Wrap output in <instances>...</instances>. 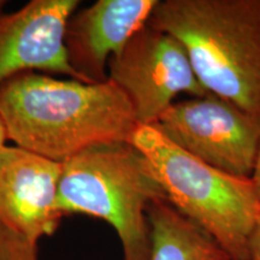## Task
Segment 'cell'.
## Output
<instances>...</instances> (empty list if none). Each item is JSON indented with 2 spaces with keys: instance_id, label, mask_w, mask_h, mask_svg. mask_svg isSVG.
I'll list each match as a JSON object with an SVG mask.
<instances>
[{
  "instance_id": "obj_5",
  "label": "cell",
  "mask_w": 260,
  "mask_h": 260,
  "mask_svg": "<svg viewBox=\"0 0 260 260\" xmlns=\"http://www.w3.org/2000/svg\"><path fill=\"white\" fill-rule=\"evenodd\" d=\"M205 164L251 178L260 154V118L207 93L174 103L153 124Z\"/></svg>"
},
{
  "instance_id": "obj_15",
  "label": "cell",
  "mask_w": 260,
  "mask_h": 260,
  "mask_svg": "<svg viewBox=\"0 0 260 260\" xmlns=\"http://www.w3.org/2000/svg\"><path fill=\"white\" fill-rule=\"evenodd\" d=\"M4 4H5V2H3V0H0V10L3 9V6H4Z\"/></svg>"
},
{
  "instance_id": "obj_9",
  "label": "cell",
  "mask_w": 260,
  "mask_h": 260,
  "mask_svg": "<svg viewBox=\"0 0 260 260\" xmlns=\"http://www.w3.org/2000/svg\"><path fill=\"white\" fill-rule=\"evenodd\" d=\"M158 0H98L75 11L65 28L68 60L86 83L105 82L109 61L148 23Z\"/></svg>"
},
{
  "instance_id": "obj_10",
  "label": "cell",
  "mask_w": 260,
  "mask_h": 260,
  "mask_svg": "<svg viewBox=\"0 0 260 260\" xmlns=\"http://www.w3.org/2000/svg\"><path fill=\"white\" fill-rule=\"evenodd\" d=\"M147 214L152 243L149 260H230L209 234L178 212L168 199L154 201Z\"/></svg>"
},
{
  "instance_id": "obj_1",
  "label": "cell",
  "mask_w": 260,
  "mask_h": 260,
  "mask_svg": "<svg viewBox=\"0 0 260 260\" xmlns=\"http://www.w3.org/2000/svg\"><path fill=\"white\" fill-rule=\"evenodd\" d=\"M0 118L15 146L57 162L103 145L129 144L138 122L115 82L24 73L0 86Z\"/></svg>"
},
{
  "instance_id": "obj_8",
  "label": "cell",
  "mask_w": 260,
  "mask_h": 260,
  "mask_svg": "<svg viewBox=\"0 0 260 260\" xmlns=\"http://www.w3.org/2000/svg\"><path fill=\"white\" fill-rule=\"evenodd\" d=\"M61 162L18 146L0 151V224L39 242L52 236L63 213L58 207Z\"/></svg>"
},
{
  "instance_id": "obj_3",
  "label": "cell",
  "mask_w": 260,
  "mask_h": 260,
  "mask_svg": "<svg viewBox=\"0 0 260 260\" xmlns=\"http://www.w3.org/2000/svg\"><path fill=\"white\" fill-rule=\"evenodd\" d=\"M129 144L151 165L169 203L205 230L230 260H249V241L260 214L252 178L205 164L155 125L138 124Z\"/></svg>"
},
{
  "instance_id": "obj_13",
  "label": "cell",
  "mask_w": 260,
  "mask_h": 260,
  "mask_svg": "<svg viewBox=\"0 0 260 260\" xmlns=\"http://www.w3.org/2000/svg\"><path fill=\"white\" fill-rule=\"evenodd\" d=\"M251 178H252L253 183H254L256 194H258V199L260 201V154H259L258 161H256L255 170H254V172H253V175H252Z\"/></svg>"
},
{
  "instance_id": "obj_2",
  "label": "cell",
  "mask_w": 260,
  "mask_h": 260,
  "mask_svg": "<svg viewBox=\"0 0 260 260\" xmlns=\"http://www.w3.org/2000/svg\"><path fill=\"white\" fill-rule=\"evenodd\" d=\"M148 24L183 45L207 92L260 118V0H158Z\"/></svg>"
},
{
  "instance_id": "obj_6",
  "label": "cell",
  "mask_w": 260,
  "mask_h": 260,
  "mask_svg": "<svg viewBox=\"0 0 260 260\" xmlns=\"http://www.w3.org/2000/svg\"><path fill=\"white\" fill-rule=\"evenodd\" d=\"M109 80L128 96L138 124L153 125L178 94L206 95L186 48L148 23L109 61Z\"/></svg>"
},
{
  "instance_id": "obj_14",
  "label": "cell",
  "mask_w": 260,
  "mask_h": 260,
  "mask_svg": "<svg viewBox=\"0 0 260 260\" xmlns=\"http://www.w3.org/2000/svg\"><path fill=\"white\" fill-rule=\"evenodd\" d=\"M8 133H6L4 123H3L2 118H0V151H2L5 146H8L6 145V141H8Z\"/></svg>"
},
{
  "instance_id": "obj_11",
  "label": "cell",
  "mask_w": 260,
  "mask_h": 260,
  "mask_svg": "<svg viewBox=\"0 0 260 260\" xmlns=\"http://www.w3.org/2000/svg\"><path fill=\"white\" fill-rule=\"evenodd\" d=\"M0 260H39V242L0 224Z\"/></svg>"
},
{
  "instance_id": "obj_7",
  "label": "cell",
  "mask_w": 260,
  "mask_h": 260,
  "mask_svg": "<svg viewBox=\"0 0 260 260\" xmlns=\"http://www.w3.org/2000/svg\"><path fill=\"white\" fill-rule=\"evenodd\" d=\"M79 0H31L0 11V86L24 73L60 74L81 81L68 60L65 28Z\"/></svg>"
},
{
  "instance_id": "obj_12",
  "label": "cell",
  "mask_w": 260,
  "mask_h": 260,
  "mask_svg": "<svg viewBox=\"0 0 260 260\" xmlns=\"http://www.w3.org/2000/svg\"><path fill=\"white\" fill-rule=\"evenodd\" d=\"M249 260H260V214L249 241Z\"/></svg>"
},
{
  "instance_id": "obj_4",
  "label": "cell",
  "mask_w": 260,
  "mask_h": 260,
  "mask_svg": "<svg viewBox=\"0 0 260 260\" xmlns=\"http://www.w3.org/2000/svg\"><path fill=\"white\" fill-rule=\"evenodd\" d=\"M167 199L151 165L130 144L96 146L61 162L58 207L105 220L122 243L123 260H149L148 207Z\"/></svg>"
}]
</instances>
